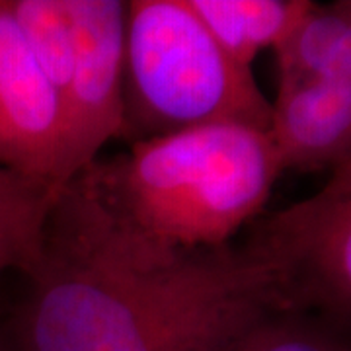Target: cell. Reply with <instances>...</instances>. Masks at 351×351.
I'll use <instances>...</instances> for the list:
<instances>
[{
  "instance_id": "1",
  "label": "cell",
  "mask_w": 351,
  "mask_h": 351,
  "mask_svg": "<svg viewBox=\"0 0 351 351\" xmlns=\"http://www.w3.org/2000/svg\"><path fill=\"white\" fill-rule=\"evenodd\" d=\"M2 322L16 351H203L277 306L242 244L168 250L108 213L75 176Z\"/></svg>"
},
{
  "instance_id": "2",
  "label": "cell",
  "mask_w": 351,
  "mask_h": 351,
  "mask_svg": "<svg viewBox=\"0 0 351 351\" xmlns=\"http://www.w3.org/2000/svg\"><path fill=\"white\" fill-rule=\"evenodd\" d=\"M283 172L267 131L213 123L145 138L78 172L121 225L168 250L232 244Z\"/></svg>"
},
{
  "instance_id": "3",
  "label": "cell",
  "mask_w": 351,
  "mask_h": 351,
  "mask_svg": "<svg viewBox=\"0 0 351 351\" xmlns=\"http://www.w3.org/2000/svg\"><path fill=\"white\" fill-rule=\"evenodd\" d=\"M213 123L269 133L271 101L186 0H131L125 18L123 135L133 143Z\"/></svg>"
},
{
  "instance_id": "4",
  "label": "cell",
  "mask_w": 351,
  "mask_h": 351,
  "mask_svg": "<svg viewBox=\"0 0 351 351\" xmlns=\"http://www.w3.org/2000/svg\"><path fill=\"white\" fill-rule=\"evenodd\" d=\"M242 246L263 269L279 306L351 326V152L313 195L258 217Z\"/></svg>"
},
{
  "instance_id": "5",
  "label": "cell",
  "mask_w": 351,
  "mask_h": 351,
  "mask_svg": "<svg viewBox=\"0 0 351 351\" xmlns=\"http://www.w3.org/2000/svg\"><path fill=\"white\" fill-rule=\"evenodd\" d=\"M73 25V71L63 101L64 182L123 135L125 18L123 0H66Z\"/></svg>"
},
{
  "instance_id": "6",
  "label": "cell",
  "mask_w": 351,
  "mask_h": 351,
  "mask_svg": "<svg viewBox=\"0 0 351 351\" xmlns=\"http://www.w3.org/2000/svg\"><path fill=\"white\" fill-rule=\"evenodd\" d=\"M61 100L25 43L10 0H0V168L63 188Z\"/></svg>"
},
{
  "instance_id": "7",
  "label": "cell",
  "mask_w": 351,
  "mask_h": 351,
  "mask_svg": "<svg viewBox=\"0 0 351 351\" xmlns=\"http://www.w3.org/2000/svg\"><path fill=\"white\" fill-rule=\"evenodd\" d=\"M269 138L283 170L332 168L351 152V82L324 76L279 90Z\"/></svg>"
},
{
  "instance_id": "8",
  "label": "cell",
  "mask_w": 351,
  "mask_h": 351,
  "mask_svg": "<svg viewBox=\"0 0 351 351\" xmlns=\"http://www.w3.org/2000/svg\"><path fill=\"white\" fill-rule=\"evenodd\" d=\"M221 49L246 69L308 12V0H186Z\"/></svg>"
},
{
  "instance_id": "9",
  "label": "cell",
  "mask_w": 351,
  "mask_h": 351,
  "mask_svg": "<svg viewBox=\"0 0 351 351\" xmlns=\"http://www.w3.org/2000/svg\"><path fill=\"white\" fill-rule=\"evenodd\" d=\"M203 351H351V326L324 314L277 304Z\"/></svg>"
},
{
  "instance_id": "10",
  "label": "cell",
  "mask_w": 351,
  "mask_h": 351,
  "mask_svg": "<svg viewBox=\"0 0 351 351\" xmlns=\"http://www.w3.org/2000/svg\"><path fill=\"white\" fill-rule=\"evenodd\" d=\"M59 189L0 168V276H25L38 262L45 221Z\"/></svg>"
},
{
  "instance_id": "11",
  "label": "cell",
  "mask_w": 351,
  "mask_h": 351,
  "mask_svg": "<svg viewBox=\"0 0 351 351\" xmlns=\"http://www.w3.org/2000/svg\"><path fill=\"white\" fill-rule=\"evenodd\" d=\"M348 24V0L316 4L277 43L279 90L313 82L326 75L334 51Z\"/></svg>"
},
{
  "instance_id": "12",
  "label": "cell",
  "mask_w": 351,
  "mask_h": 351,
  "mask_svg": "<svg viewBox=\"0 0 351 351\" xmlns=\"http://www.w3.org/2000/svg\"><path fill=\"white\" fill-rule=\"evenodd\" d=\"M326 78L351 82V0H348V24L338 41V47L334 51L332 63L328 66ZM322 76V78H324Z\"/></svg>"
},
{
  "instance_id": "13",
  "label": "cell",
  "mask_w": 351,
  "mask_h": 351,
  "mask_svg": "<svg viewBox=\"0 0 351 351\" xmlns=\"http://www.w3.org/2000/svg\"><path fill=\"white\" fill-rule=\"evenodd\" d=\"M0 351H16L12 339H10V336H8V332H6V328H4L2 322H0Z\"/></svg>"
}]
</instances>
